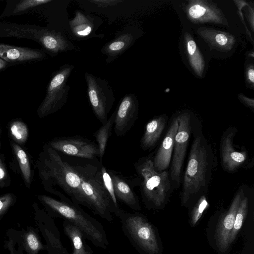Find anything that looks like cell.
Here are the masks:
<instances>
[{
	"instance_id": "1",
	"label": "cell",
	"mask_w": 254,
	"mask_h": 254,
	"mask_svg": "<svg viewBox=\"0 0 254 254\" xmlns=\"http://www.w3.org/2000/svg\"><path fill=\"white\" fill-rule=\"evenodd\" d=\"M72 157L61 155L49 145L44 152L40 174L48 190L61 200H70L78 205L82 180L99 160Z\"/></svg>"
},
{
	"instance_id": "2",
	"label": "cell",
	"mask_w": 254,
	"mask_h": 254,
	"mask_svg": "<svg viewBox=\"0 0 254 254\" xmlns=\"http://www.w3.org/2000/svg\"><path fill=\"white\" fill-rule=\"evenodd\" d=\"M213 158L204 137L197 135L193 140L184 173L181 192V203L187 204L192 198L206 190Z\"/></svg>"
},
{
	"instance_id": "3",
	"label": "cell",
	"mask_w": 254,
	"mask_h": 254,
	"mask_svg": "<svg viewBox=\"0 0 254 254\" xmlns=\"http://www.w3.org/2000/svg\"><path fill=\"white\" fill-rule=\"evenodd\" d=\"M38 197L54 215L78 227L85 238L94 246L104 250L107 249L109 241L103 225L79 205L70 200H58L46 195H39Z\"/></svg>"
},
{
	"instance_id": "4",
	"label": "cell",
	"mask_w": 254,
	"mask_h": 254,
	"mask_svg": "<svg viewBox=\"0 0 254 254\" xmlns=\"http://www.w3.org/2000/svg\"><path fill=\"white\" fill-rule=\"evenodd\" d=\"M102 164L97 162L83 178L78 205L86 207L94 214L112 222V214L118 217L121 208H116L104 187L101 173Z\"/></svg>"
},
{
	"instance_id": "5",
	"label": "cell",
	"mask_w": 254,
	"mask_h": 254,
	"mask_svg": "<svg viewBox=\"0 0 254 254\" xmlns=\"http://www.w3.org/2000/svg\"><path fill=\"white\" fill-rule=\"evenodd\" d=\"M136 172L140 180V190L147 204L159 207L166 200L171 190L168 171H156L152 160L148 157L140 158L134 164Z\"/></svg>"
},
{
	"instance_id": "6",
	"label": "cell",
	"mask_w": 254,
	"mask_h": 254,
	"mask_svg": "<svg viewBox=\"0 0 254 254\" xmlns=\"http://www.w3.org/2000/svg\"><path fill=\"white\" fill-rule=\"evenodd\" d=\"M118 217L124 235L138 252L142 254H159V246L154 227L144 215L121 209Z\"/></svg>"
},
{
	"instance_id": "7",
	"label": "cell",
	"mask_w": 254,
	"mask_h": 254,
	"mask_svg": "<svg viewBox=\"0 0 254 254\" xmlns=\"http://www.w3.org/2000/svg\"><path fill=\"white\" fill-rule=\"evenodd\" d=\"M73 68V65L65 64L55 72L48 86L45 98L38 110L40 117L58 111L66 103L70 89L67 82Z\"/></svg>"
},
{
	"instance_id": "8",
	"label": "cell",
	"mask_w": 254,
	"mask_h": 254,
	"mask_svg": "<svg viewBox=\"0 0 254 254\" xmlns=\"http://www.w3.org/2000/svg\"><path fill=\"white\" fill-rule=\"evenodd\" d=\"M84 77L87 86V94L93 111L103 125L108 120L115 101L114 91L105 79L86 72Z\"/></svg>"
},
{
	"instance_id": "9",
	"label": "cell",
	"mask_w": 254,
	"mask_h": 254,
	"mask_svg": "<svg viewBox=\"0 0 254 254\" xmlns=\"http://www.w3.org/2000/svg\"><path fill=\"white\" fill-rule=\"evenodd\" d=\"M176 117L179 127L175 138L173 159L169 174L171 184L179 187L192 125L191 116L188 112L180 113Z\"/></svg>"
},
{
	"instance_id": "10",
	"label": "cell",
	"mask_w": 254,
	"mask_h": 254,
	"mask_svg": "<svg viewBox=\"0 0 254 254\" xmlns=\"http://www.w3.org/2000/svg\"><path fill=\"white\" fill-rule=\"evenodd\" d=\"M182 9L187 19L193 24L228 25L222 11L211 0H186L183 2Z\"/></svg>"
},
{
	"instance_id": "11",
	"label": "cell",
	"mask_w": 254,
	"mask_h": 254,
	"mask_svg": "<svg viewBox=\"0 0 254 254\" xmlns=\"http://www.w3.org/2000/svg\"><path fill=\"white\" fill-rule=\"evenodd\" d=\"M49 145L64 155L89 160H98L99 149L97 144L82 136H73L56 138L50 141Z\"/></svg>"
},
{
	"instance_id": "12",
	"label": "cell",
	"mask_w": 254,
	"mask_h": 254,
	"mask_svg": "<svg viewBox=\"0 0 254 254\" xmlns=\"http://www.w3.org/2000/svg\"><path fill=\"white\" fill-rule=\"evenodd\" d=\"M180 49L187 66L196 77L202 78L206 70V61L192 32L183 29L180 38Z\"/></svg>"
},
{
	"instance_id": "13",
	"label": "cell",
	"mask_w": 254,
	"mask_h": 254,
	"mask_svg": "<svg viewBox=\"0 0 254 254\" xmlns=\"http://www.w3.org/2000/svg\"><path fill=\"white\" fill-rule=\"evenodd\" d=\"M237 129L231 127L222 134L220 145L221 162L223 169L228 172L237 171L246 164L248 155L246 150L239 151L233 143Z\"/></svg>"
},
{
	"instance_id": "14",
	"label": "cell",
	"mask_w": 254,
	"mask_h": 254,
	"mask_svg": "<svg viewBox=\"0 0 254 254\" xmlns=\"http://www.w3.org/2000/svg\"><path fill=\"white\" fill-rule=\"evenodd\" d=\"M114 112L115 133L117 136H121L130 130L137 118L138 103L135 95H125Z\"/></svg>"
},
{
	"instance_id": "15",
	"label": "cell",
	"mask_w": 254,
	"mask_h": 254,
	"mask_svg": "<svg viewBox=\"0 0 254 254\" xmlns=\"http://www.w3.org/2000/svg\"><path fill=\"white\" fill-rule=\"evenodd\" d=\"M195 34L211 50L229 53L234 49L236 40L232 34L212 28L201 27L196 29Z\"/></svg>"
},
{
	"instance_id": "16",
	"label": "cell",
	"mask_w": 254,
	"mask_h": 254,
	"mask_svg": "<svg viewBox=\"0 0 254 254\" xmlns=\"http://www.w3.org/2000/svg\"><path fill=\"white\" fill-rule=\"evenodd\" d=\"M244 196L243 189H241L235 195L228 211L217 225L215 238L216 245L221 252H225L229 247L230 233L233 227L236 213Z\"/></svg>"
},
{
	"instance_id": "17",
	"label": "cell",
	"mask_w": 254,
	"mask_h": 254,
	"mask_svg": "<svg viewBox=\"0 0 254 254\" xmlns=\"http://www.w3.org/2000/svg\"><path fill=\"white\" fill-rule=\"evenodd\" d=\"M137 38V32L133 28H126L119 32L102 49V54L107 57L106 63H110L120 56L133 45Z\"/></svg>"
},
{
	"instance_id": "18",
	"label": "cell",
	"mask_w": 254,
	"mask_h": 254,
	"mask_svg": "<svg viewBox=\"0 0 254 254\" xmlns=\"http://www.w3.org/2000/svg\"><path fill=\"white\" fill-rule=\"evenodd\" d=\"M179 124L175 116L170 124L156 154L152 160L155 170L158 172L165 171L169 167L174 149L175 138Z\"/></svg>"
},
{
	"instance_id": "19",
	"label": "cell",
	"mask_w": 254,
	"mask_h": 254,
	"mask_svg": "<svg viewBox=\"0 0 254 254\" xmlns=\"http://www.w3.org/2000/svg\"><path fill=\"white\" fill-rule=\"evenodd\" d=\"M111 177L117 200L122 201L131 209L141 210L138 198L127 181L112 170H108Z\"/></svg>"
},
{
	"instance_id": "20",
	"label": "cell",
	"mask_w": 254,
	"mask_h": 254,
	"mask_svg": "<svg viewBox=\"0 0 254 254\" xmlns=\"http://www.w3.org/2000/svg\"><path fill=\"white\" fill-rule=\"evenodd\" d=\"M167 117L161 115L154 117L146 125L140 140V146L143 150L152 148L157 143L165 128Z\"/></svg>"
},
{
	"instance_id": "21",
	"label": "cell",
	"mask_w": 254,
	"mask_h": 254,
	"mask_svg": "<svg viewBox=\"0 0 254 254\" xmlns=\"http://www.w3.org/2000/svg\"><path fill=\"white\" fill-rule=\"evenodd\" d=\"M37 39L48 51L53 53L66 52L74 49L73 44L60 32L42 30Z\"/></svg>"
},
{
	"instance_id": "22",
	"label": "cell",
	"mask_w": 254,
	"mask_h": 254,
	"mask_svg": "<svg viewBox=\"0 0 254 254\" xmlns=\"http://www.w3.org/2000/svg\"><path fill=\"white\" fill-rule=\"evenodd\" d=\"M40 51L27 48L0 44V58L9 62H21L41 59Z\"/></svg>"
},
{
	"instance_id": "23",
	"label": "cell",
	"mask_w": 254,
	"mask_h": 254,
	"mask_svg": "<svg viewBox=\"0 0 254 254\" xmlns=\"http://www.w3.org/2000/svg\"><path fill=\"white\" fill-rule=\"evenodd\" d=\"M69 26L73 35L78 38L91 35L97 28L93 17L78 10L69 21Z\"/></svg>"
},
{
	"instance_id": "24",
	"label": "cell",
	"mask_w": 254,
	"mask_h": 254,
	"mask_svg": "<svg viewBox=\"0 0 254 254\" xmlns=\"http://www.w3.org/2000/svg\"><path fill=\"white\" fill-rule=\"evenodd\" d=\"M64 232L71 240L72 253L71 254H93L92 249L84 242L85 237L81 230L67 220L63 223Z\"/></svg>"
},
{
	"instance_id": "25",
	"label": "cell",
	"mask_w": 254,
	"mask_h": 254,
	"mask_svg": "<svg viewBox=\"0 0 254 254\" xmlns=\"http://www.w3.org/2000/svg\"><path fill=\"white\" fill-rule=\"evenodd\" d=\"M115 113L112 114L107 122L95 132L94 135L96 138L99 149V161L102 162L105 152L107 143L112 134V129L114 124Z\"/></svg>"
},
{
	"instance_id": "26",
	"label": "cell",
	"mask_w": 254,
	"mask_h": 254,
	"mask_svg": "<svg viewBox=\"0 0 254 254\" xmlns=\"http://www.w3.org/2000/svg\"><path fill=\"white\" fill-rule=\"evenodd\" d=\"M248 208V199L245 195L242 199L236 213L233 227L231 230L229 237V245L235 240L236 236L241 229L244 221L247 216Z\"/></svg>"
},
{
	"instance_id": "27",
	"label": "cell",
	"mask_w": 254,
	"mask_h": 254,
	"mask_svg": "<svg viewBox=\"0 0 254 254\" xmlns=\"http://www.w3.org/2000/svg\"><path fill=\"white\" fill-rule=\"evenodd\" d=\"M12 147L25 182L29 187L31 182V171L28 156L25 152L17 144L13 143Z\"/></svg>"
},
{
	"instance_id": "28",
	"label": "cell",
	"mask_w": 254,
	"mask_h": 254,
	"mask_svg": "<svg viewBox=\"0 0 254 254\" xmlns=\"http://www.w3.org/2000/svg\"><path fill=\"white\" fill-rule=\"evenodd\" d=\"M101 173L102 181L107 191L110 195L115 206L117 209H120V208L119 207L117 199L115 193L113 183L109 171H107L106 168L104 167L102 164L101 166Z\"/></svg>"
},
{
	"instance_id": "29",
	"label": "cell",
	"mask_w": 254,
	"mask_h": 254,
	"mask_svg": "<svg viewBox=\"0 0 254 254\" xmlns=\"http://www.w3.org/2000/svg\"><path fill=\"white\" fill-rule=\"evenodd\" d=\"M10 132L15 140L19 143H24L27 138L28 128L26 125L22 122H13L10 126Z\"/></svg>"
},
{
	"instance_id": "30",
	"label": "cell",
	"mask_w": 254,
	"mask_h": 254,
	"mask_svg": "<svg viewBox=\"0 0 254 254\" xmlns=\"http://www.w3.org/2000/svg\"><path fill=\"white\" fill-rule=\"evenodd\" d=\"M209 206L206 197L202 194L193 208L191 215V223L194 226L201 217L204 210Z\"/></svg>"
},
{
	"instance_id": "31",
	"label": "cell",
	"mask_w": 254,
	"mask_h": 254,
	"mask_svg": "<svg viewBox=\"0 0 254 254\" xmlns=\"http://www.w3.org/2000/svg\"><path fill=\"white\" fill-rule=\"evenodd\" d=\"M52 1L51 0H25L21 1L15 7L13 13L25 10L31 7L42 5Z\"/></svg>"
},
{
	"instance_id": "32",
	"label": "cell",
	"mask_w": 254,
	"mask_h": 254,
	"mask_svg": "<svg viewBox=\"0 0 254 254\" xmlns=\"http://www.w3.org/2000/svg\"><path fill=\"white\" fill-rule=\"evenodd\" d=\"M245 80L247 86L253 89L254 87V66L253 63H249L246 67Z\"/></svg>"
},
{
	"instance_id": "33",
	"label": "cell",
	"mask_w": 254,
	"mask_h": 254,
	"mask_svg": "<svg viewBox=\"0 0 254 254\" xmlns=\"http://www.w3.org/2000/svg\"><path fill=\"white\" fill-rule=\"evenodd\" d=\"M27 242L29 248L32 251H37L43 247L37 236L32 233L28 235Z\"/></svg>"
},
{
	"instance_id": "34",
	"label": "cell",
	"mask_w": 254,
	"mask_h": 254,
	"mask_svg": "<svg viewBox=\"0 0 254 254\" xmlns=\"http://www.w3.org/2000/svg\"><path fill=\"white\" fill-rule=\"evenodd\" d=\"M13 197L11 194L0 197V215L3 214L12 204Z\"/></svg>"
},
{
	"instance_id": "35",
	"label": "cell",
	"mask_w": 254,
	"mask_h": 254,
	"mask_svg": "<svg viewBox=\"0 0 254 254\" xmlns=\"http://www.w3.org/2000/svg\"><path fill=\"white\" fill-rule=\"evenodd\" d=\"M90 2L94 3L99 7L105 8L110 6H114L119 3L124 2L120 0H91Z\"/></svg>"
},
{
	"instance_id": "36",
	"label": "cell",
	"mask_w": 254,
	"mask_h": 254,
	"mask_svg": "<svg viewBox=\"0 0 254 254\" xmlns=\"http://www.w3.org/2000/svg\"><path fill=\"white\" fill-rule=\"evenodd\" d=\"M238 97L240 101L246 107L251 109L253 112L254 109V99L250 98L245 96L242 93H240L238 95Z\"/></svg>"
},
{
	"instance_id": "37",
	"label": "cell",
	"mask_w": 254,
	"mask_h": 254,
	"mask_svg": "<svg viewBox=\"0 0 254 254\" xmlns=\"http://www.w3.org/2000/svg\"><path fill=\"white\" fill-rule=\"evenodd\" d=\"M248 11L247 17L248 19V21L251 24V28L253 31H254V5L252 4L251 5H249L248 4Z\"/></svg>"
},
{
	"instance_id": "38",
	"label": "cell",
	"mask_w": 254,
	"mask_h": 254,
	"mask_svg": "<svg viewBox=\"0 0 254 254\" xmlns=\"http://www.w3.org/2000/svg\"><path fill=\"white\" fill-rule=\"evenodd\" d=\"M6 177V173L0 159V181H3Z\"/></svg>"
},
{
	"instance_id": "39",
	"label": "cell",
	"mask_w": 254,
	"mask_h": 254,
	"mask_svg": "<svg viewBox=\"0 0 254 254\" xmlns=\"http://www.w3.org/2000/svg\"><path fill=\"white\" fill-rule=\"evenodd\" d=\"M5 64V61L0 59V69L4 67Z\"/></svg>"
},
{
	"instance_id": "40",
	"label": "cell",
	"mask_w": 254,
	"mask_h": 254,
	"mask_svg": "<svg viewBox=\"0 0 254 254\" xmlns=\"http://www.w3.org/2000/svg\"></svg>"
}]
</instances>
